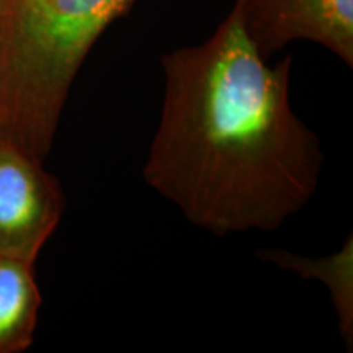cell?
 <instances>
[{
    "label": "cell",
    "instance_id": "6da1fadb",
    "mask_svg": "<svg viewBox=\"0 0 353 353\" xmlns=\"http://www.w3.org/2000/svg\"><path fill=\"white\" fill-rule=\"evenodd\" d=\"M161 63L149 187L214 236L275 231L311 201L324 152L291 107L290 56L268 65L231 10L206 41Z\"/></svg>",
    "mask_w": 353,
    "mask_h": 353
},
{
    "label": "cell",
    "instance_id": "7a4b0ae2",
    "mask_svg": "<svg viewBox=\"0 0 353 353\" xmlns=\"http://www.w3.org/2000/svg\"><path fill=\"white\" fill-rule=\"evenodd\" d=\"M134 0H0V134L44 161L79 69Z\"/></svg>",
    "mask_w": 353,
    "mask_h": 353
},
{
    "label": "cell",
    "instance_id": "3957f363",
    "mask_svg": "<svg viewBox=\"0 0 353 353\" xmlns=\"http://www.w3.org/2000/svg\"><path fill=\"white\" fill-rule=\"evenodd\" d=\"M63 210V190L41 159L0 134V255L34 263Z\"/></svg>",
    "mask_w": 353,
    "mask_h": 353
},
{
    "label": "cell",
    "instance_id": "277c9868",
    "mask_svg": "<svg viewBox=\"0 0 353 353\" xmlns=\"http://www.w3.org/2000/svg\"><path fill=\"white\" fill-rule=\"evenodd\" d=\"M232 10L265 59L311 41L353 65V0H236Z\"/></svg>",
    "mask_w": 353,
    "mask_h": 353
},
{
    "label": "cell",
    "instance_id": "5b68a950",
    "mask_svg": "<svg viewBox=\"0 0 353 353\" xmlns=\"http://www.w3.org/2000/svg\"><path fill=\"white\" fill-rule=\"evenodd\" d=\"M34 263L0 255V353H21L33 343L41 293Z\"/></svg>",
    "mask_w": 353,
    "mask_h": 353
},
{
    "label": "cell",
    "instance_id": "8992f818",
    "mask_svg": "<svg viewBox=\"0 0 353 353\" xmlns=\"http://www.w3.org/2000/svg\"><path fill=\"white\" fill-rule=\"evenodd\" d=\"M260 257L293 270L304 278H317L327 286L337 311L343 339L352 347L353 339V244L352 236L343 244L341 252L325 259H306L285 250H265Z\"/></svg>",
    "mask_w": 353,
    "mask_h": 353
}]
</instances>
